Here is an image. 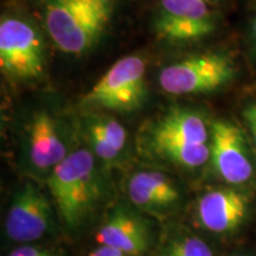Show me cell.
Masks as SVG:
<instances>
[{
	"instance_id": "cell-16",
	"label": "cell",
	"mask_w": 256,
	"mask_h": 256,
	"mask_svg": "<svg viewBox=\"0 0 256 256\" xmlns=\"http://www.w3.org/2000/svg\"><path fill=\"white\" fill-rule=\"evenodd\" d=\"M8 256H62L56 249L43 246L24 244L10 252Z\"/></svg>"
},
{
	"instance_id": "cell-18",
	"label": "cell",
	"mask_w": 256,
	"mask_h": 256,
	"mask_svg": "<svg viewBox=\"0 0 256 256\" xmlns=\"http://www.w3.org/2000/svg\"><path fill=\"white\" fill-rule=\"evenodd\" d=\"M243 115H244V119L247 121L249 130H250L252 136L254 138L255 144H256V102L249 104L244 110Z\"/></svg>"
},
{
	"instance_id": "cell-7",
	"label": "cell",
	"mask_w": 256,
	"mask_h": 256,
	"mask_svg": "<svg viewBox=\"0 0 256 256\" xmlns=\"http://www.w3.org/2000/svg\"><path fill=\"white\" fill-rule=\"evenodd\" d=\"M146 63L142 56L116 60L83 98L92 108L116 112L136 110L146 98Z\"/></svg>"
},
{
	"instance_id": "cell-3",
	"label": "cell",
	"mask_w": 256,
	"mask_h": 256,
	"mask_svg": "<svg viewBox=\"0 0 256 256\" xmlns=\"http://www.w3.org/2000/svg\"><path fill=\"white\" fill-rule=\"evenodd\" d=\"M46 68V43L40 25L28 16L6 12L0 19V69L14 83H31Z\"/></svg>"
},
{
	"instance_id": "cell-15",
	"label": "cell",
	"mask_w": 256,
	"mask_h": 256,
	"mask_svg": "<svg viewBox=\"0 0 256 256\" xmlns=\"http://www.w3.org/2000/svg\"><path fill=\"white\" fill-rule=\"evenodd\" d=\"M87 130L98 133L118 152H122L127 142V133L119 121L110 116H92L87 121Z\"/></svg>"
},
{
	"instance_id": "cell-17",
	"label": "cell",
	"mask_w": 256,
	"mask_h": 256,
	"mask_svg": "<svg viewBox=\"0 0 256 256\" xmlns=\"http://www.w3.org/2000/svg\"><path fill=\"white\" fill-rule=\"evenodd\" d=\"M88 256H133V255L127 254V252L120 250V249L110 247V246L98 244V247L95 248Z\"/></svg>"
},
{
	"instance_id": "cell-12",
	"label": "cell",
	"mask_w": 256,
	"mask_h": 256,
	"mask_svg": "<svg viewBox=\"0 0 256 256\" xmlns=\"http://www.w3.org/2000/svg\"><path fill=\"white\" fill-rule=\"evenodd\" d=\"M98 244L120 249L133 256H142L150 247V232L139 217L118 209L112 212L96 232Z\"/></svg>"
},
{
	"instance_id": "cell-4",
	"label": "cell",
	"mask_w": 256,
	"mask_h": 256,
	"mask_svg": "<svg viewBox=\"0 0 256 256\" xmlns=\"http://www.w3.org/2000/svg\"><path fill=\"white\" fill-rule=\"evenodd\" d=\"M209 132L200 114L174 108L153 128L152 144L159 154L184 168H194L210 159Z\"/></svg>"
},
{
	"instance_id": "cell-6",
	"label": "cell",
	"mask_w": 256,
	"mask_h": 256,
	"mask_svg": "<svg viewBox=\"0 0 256 256\" xmlns=\"http://www.w3.org/2000/svg\"><path fill=\"white\" fill-rule=\"evenodd\" d=\"M218 28V17L209 0H156L152 30L171 44L196 43Z\"/></svg>"
},
{
	"instance_id": "cell-9",
	"label": "cell",
	"mask_w": 256,
	"mask_h": 256,
	"mask_svg": "<svg viewBox=\"0 0 256 256\" xmlns=\"http://www.w3.org/2000/svg\"><path fill=\"white\" fill-rule=\"evenodd\" d=\"M247 144L238 126L226 120L215 121L211 126L210 159L220 178L240 185L252 174Z\"/></svg>"
},
{
	"instance_id": "cell-14",
	"label": "cell",
	"mask_w": 256,
	"mask_h": 256,
	"mask_svg": "<svg viewBox=\"0 0 256 256\" xmlns=\"http://www.w3.org/2000/svg\"><path fill=\"white\" fill-rule=\"evenodd\" d=\"M160 256H214V254L209 246L198 236L180 234L165 243Z\"/></svg>"
},
{
	"instance_id": "cell-5",
	"label": "cell",
	"mask_w": 256,
	"mask_h": 256,
	"mask_svg": "<svg viewBox=\"0 0 256 256\" xmlns=\"http://www.w3.org/2000/svg\"><path fill=\"white\" fill-rule=\"evenodd\" d=\"M235 64L222 52L185 56L160 70V88L171 95L206 94L218 90L235 78Z\"/></svg>"
},
{
	"instance_id": "cell-8",
	"label": "cell",
	"mask_w": 256,
	"mask_h": 256,
	"mask_svg": "<svg viewBox=\"0 0 256 256\" xmlns=\"http://www.w3.org/2000/svg\"><path fill=\"white\" fill-rule=\"evenodd\" d=\"M52 228L50 200L36 185L24 184L16 192L5 220L12 241L30 243L46 236Z\"/></svg>"
},
{
	"instance_id": "cell-2",
	"label": "cell",
	"mask_w": 256,
	"mask_h": 256,
	"mask_svg": "<svg viewBox=\"0 0 256 256\" xmlns=\"http://www.w3.org/2000/svg\"><path fill=\"white\" fill-rule=\"evenodd\" d=\"M48 186L60 218L69 228L78 226L98 206L102 194L94 154L87 150L69 153L50 171Z\"/></svg>"
},
{
	"instance_id": "cell-11",
	"label": "cell",
	"mask_w": 256,
	"mask_h": 256,
	"mask_svg": "<svg viewBox=\"0 0 256 256\" xmlns=\"http://www.w3.org/2000/svg\"><path fill=\"white\" fill-rule=\"evenodd\" d=\"M58 124L52 115L40 110L32 118L28 127V158L40 171L52 170L68 156Z\"/></svg>"
},
{
	"instance_id": "cell-10",
	"label": "cell",
	"mask_w": 256,
	"mask_h": 256,
	"mask_svg": "<svg viewBox=\"0 0 256 256\" xmlns=\"http://www.w3.org/2000/svg\"><path fill=\"white\" fill-rule=\"evenodd\" d=\"M197 212L202 226L209 232H232L247 216L248 200L234 188L211 190L198 200Z\"/></svg>"
},
{
	"instance_id": "cell-13",
	"label": "cell",
	"mask_w": 256,
	"mask_h": 256,
	"mask_svg": "<svg viewBox=\"0 0 256 256\" xmlns=\"http://www.w3.org/2000/svg\"><path fill=\"white\" fill-rule=\"evenodd\" d=\"M128 196L144 210H166L179 202L180 194L168 176L158 171H140L128 183Z\"/></svg>"
},
{
	"instance_id": "cell-20",
	"label": "cell",
	"mask_w": 256,
	"mask_h": 256,
	"mask_svg": "<svg viewBox=\"0 0 256 256\" xmlns=\"http://www.w3.org/2000/svg\"><path fill=\"white\" fill-rule=\"evenodd\" d=\"M209 2H212V4H214V2H220V0H209Z\"/></svg>"
},
{
	"instance_id": "cell-1",
	"label": "cell",
	"mask_w": 256,
	"mask_h": 256,
	"mask_svg": "<svg viewBox=\"0 0 256 256\" xmlns=\"http://www.w3.org/2000/svg\"><path fill=\"white\" fill-rule=\"evenodd\" d=\"M119 0H37L48 37L66 55L83 56L113 23Z\"/></svg>"
},
{
	"instance_id": "cell-19",
	"label": "cell",
	"mask_w": 256,
	"mask_h": 256,
	"mask_svg": "<svg viewBox=\"0 0 256 256\" xmlns=\"http://www.w3.org/2000/svg\"><path fill=\"white\" fill-rule=\"evenodd\" d=\"M248 34L249 40L252 42V46L256 49V17H254L250 20V24H249L248 28Z\"/></svg>"
}]
</instances>
